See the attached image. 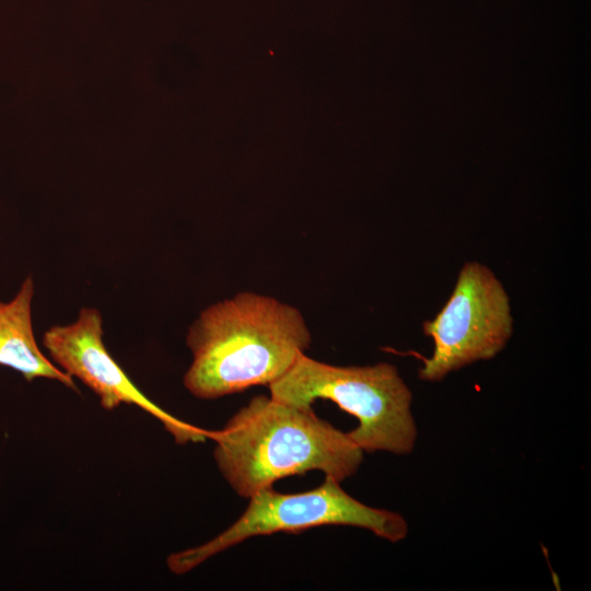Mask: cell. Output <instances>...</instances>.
I'll return each instance as SVG.
<instances>
[{
    "label": "cell",
    "mask_w": 591,
    "mask_h": 591,
    "mask_svg": "<svg viewBox=\"0 0 591 591\" xmlns=\"http://www.w3.org/2000/svg\"><path fill=\"white\" fill-rule=\"evenodd\" d=\"M217 466L241 497L280 478L321 471L341 483L359 470L363 451L347 432L301 407L258 395L220 431H211Z\"/></svg>",
    "instance_id": "cell-2"
},
{
    "label": "cell",
    "mask_w": 591,
    "mask_h": 591,
    "mask_svg": "<svg viewBox=\"0 0 591 591\" xmlns=\"http://www.w3.org/2000/svg\"><path fill=\"white\" fill-rule=\"evenodd\" d=\"M268 389L270 397L296 406L312 407L317 398L335 403L359 421L347 433L363 452L406 455L414 450L413 394L391 363L340 367L302 354Z\"/></svg>",
    "instance_id": "cell-3"
},
{
    "label": "cell",
    "mask_w": 591,
    "mask_h": 591,
    "mask_svg": "<svg viewBox=\"0 0 591 591\" xmlns=\"http://www.w3.org/2000/svg\"><path fill=\"white\" fill-rule=\"evenodd\" d=\"M102 324L96 309L83 308L74 323L46 331L43 345L58 368L79 379L99 396L104 409L112 410L121 404L136 405L161 421L178 444L210 438L211 431L175 418L135 385L107 351Z\"/></svg>",
    "instance_id": "cell-6"
},
{
    "label": "cell",
    "mask_w": 591,
    "mask_h": 591,
    "mask_svg": "<svg viewBox=\"0 0 591 591\" xmlns=\"http://www.w3.org/2000/svg\"><path fill=\"white\" fill-rule=\"evenodd\" d=\"M33 294V279L27 277L11 301H0V366L20 372L27 381L44 378L77 391L73 379L37 346L32 325Z\"/></svg>",
    "instance_id": "cell-7"
},
{
    "label": "cell",
    "mask_w": 591,
    "mask_h": 591,
    "mask_svg": "<svg viewBox=\"0 0 591 591\" xmlns=\"http://www.w3.org/2000/svg\"><path fill=\"white\" fill-rule=\"evenodd\" d=\"M243 514L225 531L197 547L167 557L170 570L183 575L208 558L258 535L299 533L324 525H348L371 531L397 543L408 534V524L397 512L367 506L348 495L340 483L325 476L317 488L299 494H280L273 487L248 498Z\"/></svg>",
    "instance_id": "cell-4"
},
{
    "label": "cell",
    "mask_w": 591,
    "mask_h": 591,
    "mask_svg": "<svg viewBox=\"0 0 591 591\" xmlns=\"http://www.w3.org/2000/svg\"><path fill=\"white\" fill-rule=\"evenodd\" d=\"M186 343L193 362L184 385L215 399L280 379L310 347L311 334L294 306L242 292L202 311Z\"/></svg>",
    "instance_id": "cell-1"
},
{
    "label": "cell",
    "mask_w": 591,
    "mask_h": 591,
    "mask_svg": "<svg viewBox=\"0 0 591 591\" xmlns=\"http://www.w3.org/2000/svg\"><path fill=\"white\" fill-rule=\"evenodd\" d=\"M422 328L432 338L433 351L422 358L418 375L438 382L468 364L493 359L507 346L513 332L509 296L491 269L466 262L450 298Z\"/></svg>",
    "instance_id": "cell-5"
}]
</instances>
